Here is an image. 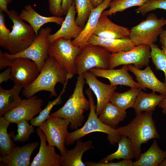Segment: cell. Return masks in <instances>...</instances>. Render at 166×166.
Returning <instances> with one entry per match:
<instances>
[{
    "label": "cell",
    "mask_w": 166,
    "mask_h": 166,
    "mask_svg": "<svg viewBox=\"0 0 166 166\" xmlns=\"http://www.w3.org/2000/svg\"><path fill=\"white\" fill-rule=\"evenodd\" d=\"M96 77L108 79L110 84L117 86L124 85L131 88H138V85L128 72L127 65L118 69L93 68L89 70Z\"/></svg>",
    "instance_id": "e0dca14e"
},
{
    "label": "cell",
    "mask_w": 166,
    "mask_h": 166,
    "mask_svg": "<svg viewBox=\"0 0 166 166\" xmlns=\"http://www.w3.org/2000/svg\"><path fill=\"white\" fill-rule=\"evenodd\" d=\"M11 68L8 67L4 71L0 73V84L3 82L7 81L9 79L11 80Z\"/></svg>",
    "instance_id": "b9f144b4"
},
{
    "label": "cell",
    "mask_w": 166,
    "mask_h": 166,
    "mask_svg": "<svg viewBox=\"0 0 166 166\" xmlns=\"http://www.w3.org/2000/svg\"><path fill=\"white\" fill-rule=\"evenodd\" d=\"M22 88L21 85L17 83L9 90L5 89L0 86V117L21 103L22 100L19 94Z\"/></svg>",
    "instance_id": "484cf974"
},
{
    "label": "cell",
    "mask_w": 166,
    "mask_h": 166,
    "mask_svg": "<svg viewBox=\"0 0 166 166\" xmlns=\"http://www.w3.org/2000/svg\"><path fill=\"white\" fill-rule=\"evenodd\" d=\"M111 54L101 46L88 43L76 58L77 74H83L94 68L109 69Z\"/></svg>",
    "instance_id": "ba28073f"
},
{
    "label": "cell",
    "mask_w": 166,
    "mask_h": 166,
    "mask_svg": "<svg viewBox=\"0 0 166 166\" xmlns=\"http://www.w3.org/2000/svg\"><path fill=\"white\" fill-rule=\"evenodd\" d=\"M129 90L120 93L115 92L110 101L117 107L124 110L132 108L140 90L138 88H131Z\"/></svg>",
    "instance_id": "f546056e"
},
{
    "label": "cell",
    "mask_w": 166,
    "mask_h": 166,
    "mask_svg": "<svg viewBox=\"0 0 166 166\" xmlns=\"http://www.w3.org/2000/svg\"><path fill=\"white\" fill-rule=\"evenodd\" d=\"M49 11L53 16L61 17L63 14L61 6L62 0H48Z\"/></svg>",
    "instance_id": "ab89813d"
},
{
    "label": "cell",
    "mask_w": 166,
    "mask_h": 166,
    "mask_svg": "<svg viewBox=\"0 0 166 166\" xmlns=\"http://www.w3.org/2000/svg\"><path fill=\"white\" fill-rule=\"evenodd\" d=\"M160 41L161 45L162 48L166 47V28L163 30L160 35Z\"/></svg>",
    "instance_id": "f6af8a7d"
},
{
    "label": "cell",
    "mask_w": 166,
    "mask_h": 166,
    "mask_svg": "<svg viewBox=\"0 0 166 166\" xmlns=\"http://www.w3.org/2000/svg\"><path fill=\"white\" fill-rule=\"evenodd\" d=\"M39 145V142H35L22 147L16 146L10 153L0 157V162L8 166H30L31 155Z\"/></svg>",
    "instance_id": "ffe728a7"
},
{
    "label": "cell",
    "mask_w": 166,
    "mask_h": 166,
    "mask_svg": "<svg viewBox=\"0 0 166 166\" xmlns=\"http://www.w3.org/2000/svg\"><path fill=\"white\" fill-rule=\"evenodd\" d=\"M13 0H0V10L7 14L9 12L8 10V5Z\"/></svg>",
    "instance_id": "ee69618b"
},
{
    "label": "cell",
    "mask_w": 166,
    "mask_h": 166,
    "mask_svg": "<svg viewBox=\"0 0 166 166\" xmlns=\"http://www.w3.org/2000/svg\"><path fill=\"white\" fill-rule=\"evenodd\" d=\"M104 0H92L93 8L97 7L101 4L103 2Z\"/></svg>",
    "instance_id": "7dc6e473"
},
{
    "label": "cell",
    "mask_w": 166,
    "mask_h": 166,
    "mask_svg": "<svg viewBox=\"0 0 166 166\" xmlns=\"http://www.w3.org/2000/svg\"><path fill=\"white\" fill-rule=\"evenodd\" d=\"M74 0H62L61 6L62 13L63 15H66L69 8Z\"/></svg>",
    "instance_id": "7bdbcfd3"
},
{
    "label": "cell",
    "mask_w": 166,
    "mask_h": 166,
    "mask_svg": "<svg viewBox=\"0 0 166 166\" xmlns=\"http://www.w3.org/2000/svg\"><path fill=\"white\" fill-rule=\"evenodd\" d=\"M148 0H112L110 3L109 9L104 10L102 14L108 16L118 12H121L131 7L140 6Z\"/></svg>",
    "instance_id": "d6a6232c"
},
{
    "label": "cell",
    "mask_w": 166,
    "mask_h": 166,
    "mask_svg": "<svg viewBox=\"0 0 166 166\" xmlns=\"http://www.w3.org/2000/svg\"><path fill=\"white\" fill-rule=\"evenodd\" d=\"M81 50L74 46L71 40L59 38L50 43L47 54L65 68L70 79L77 74L75 61Z\"/></svg>",
    "instance_id": "8992f818"
},
{
    "label": "cell",
    "mask_w": 166,
    "mask_h": 166,
    "mask_svg": "<svg viewBox=\"0 0 166 166\" xmlns=\"http://www.w3.org/2000/svg\"><path fill=\"white\" fill-rule=\"evenodd\" d=\"M159 166H166V157L163 160L160 164Z\"/></svg>",
    "instance_id": "c3c4849f"
},
{
    "label": "cell",
    "mask_w": 166,
    "mask_h": 166,
    "mask_svg": "<svg viewBox=\"0 0 166 166\" xmlns=\"http://www.w3.org/2000/svg\"><path fill=\"white\" fill-rule=\"evenodd\" d=\"M130 30L112 22L108 16L101 14L93 34L110 38H129Z\"/></svg>",
    "instance_id": "44dd1931"
},
{
    "label": "cell",
    "mask_w": 166,
    "mask_h": 166,
    "mask_svg": "<svg viewBox=\"0 0 166 166\" xmlns=\"http://www.w3.org/2000/svg\"><path fill=\"white\" fill-rule=\"evenodd\" d=\"M127 65L128 70L135 76L139 89L141 90L147 88L152 92L166 96V84L161 82L156 77L149 65L143 70L137 68L132 64Z\"/></svg>",
    "instance_id": "9a60e30c"
},
{
    "label": "cell",
    "mask_w": 166,
    "mask_h": 166,
    "mask_svg": "<svg viewBox=\"0 0 166 166\" xmlns=\"http://www.w3.org/2000/svg\"><path fill=\"white\" fill-rule=\"evenodd\" d=\"M157 9L166 10V0H148L135 10L137 13L144 15L149 12ZM166 25V19L165 20Z\"/></svg>",
    "instance_id": "8d00e7d4"
},
{
    "label": "cell",
    "mask_w": 166,
    "mask_h": 166,
    "mask_svg": "<svg viewBox=\"0 0 166 166\" xmlns=\"http://www.w3.org/2000/svg\"><path fill=\"white\" fill-rule=\"evenodd\" d=\"M40 140L39 152L34 158L31 166H60L61 155L57 154L54 147L47 145L45 134L39 127L36 129Z\"/></svg>",
    "instance_id": "2e32d148"
},
{
    "label": "cell",
    "mask_w": 166,
    "mask_h": 166,
    "mask_svg": "<svg viewBox=\"0 0 166 166\" xmlns=\"http://www.w3.org/2000/svg\"><path fill=\"white\" fill-rule=\"evenodd\" d=\"M67 77L65 68L53 58L48 56L44 65L35 81L22 91V95L29 98L38 92L45 91L50 93V97L57 94L55 86L57 83L64 85Z\"/></svg>",
    "instance_id": "7a4b0ae2"
},
{
    "label": "cell",
    "mask_w": 166,
    "mask_h": 166,
    "mask_svg": "<svg viewBox=\"0 0 166 166\" xmlns=\"http://www.w3.org/2000/svg\"><path fill=\"white\" fill-rule=\"evenodd\" d=\"M151 48V58L156 69L164 72V83L166 84V55L154 43L149 45Z\"/></svg>",
    "instance_id": "e575fe53"
},
{
    "label": "cell",
    "mask_w": 166,
    "mask_h": 166,
    "mask_svg": "<svg viewBox=\"0 0 166 166\" xmlns=\"http://www.w3.org/2000/svg\"><path fill=\"white\" fill-rule=\"evenodd\" d=\"M7 15L13 23L6 49L11 54L24 50L34 42L37 38L30 25L26 24L16 11L9 10Z\"/></svg>",
    "instance_id": "5b68a950"
},
{
    "label": "cell",
    "mask_w": 166,
    "mask_h": 166,
    "mask_svg": "<svg viewBox=\"0 0 166 166\" xmlns=\"http://www.w3.org/2000/svg\"><path fill=\"white\" fill-rule=\"evenodd\" d=\"M51 28L50 27L41 28L39 30L36 39L26 49L15 54L6 52L4 53L10 61L20 57L31 60L37 64L40 72L48 56L47 52L50 44L48 37L51 34Z\"/></svg>",
    "instance_id": "9c48e42d"
},
{
    "label": "cell",
    "mask_w": 166,
    "mask_h": 166,
    "mask_svg": "<svg viewBox=\"0 0 166 166\" xmlns=\"http://www.w3.org/2000/svg\"><path fill=\"white\" fill-rule=\"evenodd\" d=\"M20 18L28 22L33 29L37 37L41 27L45 24L52 22L61 25L64 19L61 17H46L38 13L30 4L26 5L19 14Z\"/></svg>",
    "instance_id": "603a6c76"
},
{
    "label": "cell",
    "mask_w": 166,
    "mask_h": 166,
    "mask_svg": "<svg viewBox=\"0 0 166 166\" xmlns=\"http://www.w3.org/2000/svg\"><path fill=\"white\" fill-rule=\"evenodd\" d=\"M118 143L116 152L101 160L99 162L105 163L114 159L132 160L135 158L132 144L127 136H121Z\"/></svg>",
    "instance_id": "f1b7e54d"
},
{
    "label": "cell",
    "mask_w": 166,
    "mask_h": 166,
    "mask_svg": "<svg viewBox=\"0 0 166 166\" xmlns=\"http://www.w3.org/2000/svg\"><path fill=\"white\" fill-rule=\"evenodd\" d=\"M70 124L67 119L51 116L39 127L46 137L48 144L56 147L61 154L66 148L65 140Z\"/></svg>",
    "instance_id": "8fae6325"
},
{
    "label": "cell",
    "mask_w": 166,
    "mask_h": 166,
    "mask_svg": "<svg viewBox=\"0 0 166 166\" xmlns=\"http://www.w3.org/2000/svg\"><path fill=\"white\" fill-rule=\"evenodd\" d=\"M10 122L4 117H0V155L3 157L10 153L16 146L10 133L7 132Z\"/></svg>",
    "instance_id": "4dcf8cb0"
},
{
    "label": "cell",
    "mask_w": 166,
    "mask_h": 166,
    "mask_svg": "<svg viewBox=\"0 0 166 166\" xmlns=\"http://www.w3.org/2000/svg\"><path fill=\"white\" fill-rule=\"evenodd\" d=\"M163 52L166 55V47L162 49Z\"/></svg>",
    "instance_id": "681fc988"
},
{
    "label": "cell",
    "mask_w": 166,
    "mask_h": 166,
    "mask_svg": "<svg viewBox=\"0 0 166 166\" xmlns=\"http://www.w3.org/2000/svg\"><path fill=\"white\" fill-rule=\"evenodd\" d=\"M85 81L83 73L78 75L77 81L73 94L63 106L50 115L68 120L72 129L79 128L85 120L83 113L89 110L90 104L83 93Z\"/></svg>",
    "instance_id": "3957f363"
},
{
    "label": "cell",
    "mask_w": 166,
    "mask_h": 166,
    "mask_svg": "<svg viewBox=\"0 0 166 166\" xmlns=\"http://www.w3.org/2000/svg\"><path fill=\"white\" fill-rule=\"evenodd\" d=\"M11 80L15 84L24 89L29 87L35 81L40 71L35 63L29 59L18 57L11 61Z\"/></svg>",
    "instance_id": "7c38bea8"
},
{
    "label": "cell",
    "mask_w": 166,
    "mask_h": 166,
    "mask_svg": "<svg viewBox=\"0 0 166 166\" xmlns=\"http://www.w3.org/2000/svg\"><path fill=\"white\" fill-rule=\"evenodd\" d=\"M86 93L90 104V111L88 119L82 127L68 133L65 139V145L66 146L72 145L78 139L89 133L99 132L106 133L110 144L115 145L119 142L121 136L117 129L108 126L99 119L96 113V106L94 105L93 94L90 88L87 89Z\"/></svg>",
    "instance_id": "277c9868"
},
{
    "label": "cell",
    "mask_w": 166,
    "mask_h": 166,
    "mask_svg": "<svg viewBox=\"0 0 166 166\" xmlns=\"http://www.w3.org/2000/svg\"><path fill=\"white\" fill-rule=\"evenodd\" d=\"M158 106L162 109V113L166 115V97L161 101Z\"/></svg>",
    "instance_id": "bcb514c9"
},
{
    "label": "cell",
    "mask_w": 166,
    "mask_h": 166,
    "mask_svg": "<svg viewBox=\"0 0 166 166\" xmlns=\"http://www.w3.org/2000/svg\"><path fill=\"white\" fill-rule=\"evenodd\" d=\"M165 20L163 18L158 19L155 14H149L145 20L130 30L129 38L136 46L154 43L163 30Z\"/></svg>",
    "instance_id": "52a82bcc"
},
{
    "label": "cell",
    "mask_w": 166,
    "mask_h": 166,
    "mask_svg": "<svg viewBox=\"0 0 166 166\" xmlns=\"http://www.w3.org/2000/svg\"><path fill=\"white\" fill-rule=\"evenodd\" d=\"M133 161L131 160H123L117 162H93L90 161L85 163L87 166H132Z\"/></svg>",
    "instance_id": "f35d334b"
},
{
    "label": "cell",
    "mask_w": 166,
    "mask_h": 166,
    "mask_svg": "<svg viewBox=\"0 0 166 166\" xmlns=\"http://www.w3.org/2000/svg\"><path fill=\"white\" fill-rule=\"evenodd\" d=\"M69 80V79L67 78L65 83L63 85V88L58 97L53 101H49L47 105L40 112L39 115L30 121L31 125L34 127H39L50 117V111L53 107L61 103V96L65 91Z\"/></svg>",
    "instance_id": "836d02e7"
},
{
    "label": "cell",
    "mask_w": 166,
    "mask_h": 166,
    "mask_svg": "<svg viewBox=\"0 0 166 166\" xmlns=\"http://www.w3.org/2000/svg\"><path fill=\"white\" fill-rule=\"evenodd\" d=\"M166 97V96L156 94L155 92L148 93L140 90L132 108L136 114L143 112L153 111L156 106Z\"/></svg>",
    "instance_id": "d4e9b609"
},
{
    "label": "cell",
    "mask_w": 166,
    "mask_h": 166,
    "mask_svg": "<svg viewBox=\"0 0 166 166\" xmlns=\"http://www.w3.org/2000/svg\"><path fill=\"white\" fill-rule=\"evenodd\" d=\"M166 157V151L159 147L155 139L149 148L133 162L132 166H158Z\"/></svg>",
    "instance_id": "4316f807"
},
{
    "label": "cell",
    "mask_w": 166,
    "mask_h": 166,
    "mask_svg": "<svg viewBox=\"0 0 166 166\" xmlns=\"http://www.w3.org/2000/svg\"><path fill=\"white\" fill-rule=\"evenodd\" d=\"M152 111L136 114L135 117L128 124L117 129L121 136H127L132 146L136 160L141 154L142 144L152 139H160L155 121L152 118Z\"/></svg>",
    "instance_id": "6da1fadb"
},
{
    "label": "cell",
    "mask_w": 166,
    "mask_h": 166,
    "mask_svg": "<svg viewBox=\"0 0 166 166\" xmlns=\"http://www.w3.org/2000/svg\"><path fill=\"white\" fill-rule=\"evenodd\" d=\"M43 102L42 99L34 96L22 100L19 105L6 113L4 117L11 123H16L22 120L31 121L42 110Z\"/></svg>",
    "instance_id": "4fadbf2b"
},
{
    "label": "cell",
    "mask_w": 166,
    "mask_h": 166,
    "mask_svg": "<svg viewBox=\"0 0 166 166\" xmlns=\"http://www.w3.org/2000/svg\"><path fill=\"white\" fill-rule=\"evenodd\" d=\"M126 115V110L117 107L110 101L103 108L98 117L105 124L115 128L120 122L124 120Z\"/></svg>",
    "instance_id": "83f0119b"
},
{
    "label": "cell",
    "mask_w": 166,
    "mask_h": 166,
    "mask_svg": "<svg viewBox=\"0 0 166 166\" xmlns=\"http://www.w3.org/2000/svg\"><path fill=\"white\" fill-rule=\"evenodd\" d=\"M16 124H17L18 133L15 135L14 132L10 133L13 140L15 142L27 141L31 134L34 132L33 125H30L28 121L25 120L18 121Z\"/></svg>",
    "instance_id": "d590c367"
},
{
    "label": "cell",
    "mask_w": 166,
    "mask_h": 166,
    "mask_svg": "<svg viewBox=\"0 0 166 166\" xmlns=\"http://www.w3.org/2000/svg\"><path fill=\"white\" fill-rule=\"evenodd\" d=\"M88 43L101 46L111 54L128 51L136 46L130 38H106L93 34L89 38Z\"/></svg>",
    "instance_id": "cb8c5ba5"
},
{
    "label": "cell",
    "mask_w": 166,
    "mask_h": 166,
    "mask_svg": "<svg viewBox=\"0 0 166 166\" xmlns=\"http://www.w3.org/2000/svg\"><path fill=\"white\" fill-rule=\"evenodd\" d=\"M112 0H104L101 4L93 9L81 33L77 38L71 40L74 46L82 50L88 43L89 38L93 34L102 12L109 7Z\"/></svg>",
    "instance_id": "ac0fdd59"
},
{
    "label": "cell",
    "mask_w": 166,
    "mask_h": 166,
    "mask_svg": "<svg viewBox=\"0 0 166 166\" xmlns=\"http://www.w3.org/2000/svg\"><path fill=\"white\" fill-rule=\"evenodd\" d=\"M85 82L95 95L97 100L96 113L98 116L101 110L109 102L116 89L117 86L107 84L99 81L89 71L83 73Z\"/></svg>",
    "instance_id": "5bb4252c"
},
{
    "label": "cell",
    "mask_w": 166,
    "mask_h": 166,
    "mask_svg": "<svg viewBox=\"0 0 166 166\" xmlns=\"http://www.w3.org/2000/svg\"><path fill=\"white\" fill-rule=\"evenodd\" d=\"M150 54V47L146 45L136 46L128 51L111 54L109 69H114L121 65L129 64H133L136 68L140 69L148 65Z\"/></svg>",
    "instance_id": "30bf717a"
},
{
    "label": "cell",
    "mask_w": 166,
    "mask_h": 166,
    "mask_svg": "<svg viewBox=\"0 0 166 166\" xmlns=\"http://www.w3.org/2000/svg\"><path fill=\"white\" fill-rule=\"evenodd\" d=\"M3 12L0 11V46L6 49L11 31L5 24V15Z\"/></svg>",
    "instance_id": "74e56055"
},
{
    "label": "cell",
    "mask_w": 166,
    "mask_h": 166,
    "mask_svg": "<svg viewBox=\"0 0 166 166\" xmlns=\"http://www.w3.org/2000/svg\"><path fill=\"white\" fill-rule=\"evenodd\" d=\"M76 13L74 1L69 8L60 28L54 34H50L48 36V39L50 43L59 38L71 40L76 38L79 35L83 28L79 26L76 22Z\"/></svg>",
    "instance_id": "d6986e66"
},
{
    "label": "cell",
    "mask_w": 166,
    "mask_h": 166,
    "mask_svg": "<svg viewBox=\"0 0 166 166\" xmlns=\"http://www.w3.org/2000/svg\"><path fill=\"white\" fill-rule=\"evenodd\" d=\"M76 141L74 148L70 150L66 148L61 154V166H86L82 158L85 152L90 149L95 148L93 141L89 140L83 142L81 138L78 139Z\"/></svg>",
    "instance_id": "7402d4cb"
},
{
    "label": "cell",
    "mask_w": 166,
    "mask_h": 166,
    "mask_svg": "<svg viewBox=\"0 0 166 166\" xmlns=\"http://www.w3.org/2000/svg\"><path fill=\"white\" fill-rule=\"evenodd\" d=\"M77 13L75 21L80 27L84 28L93 7L92 0H74Z\"/></svg>",
    "instance_id": "1f68e13d"
},
{
    "label": "cell",
    "mask_w": 166,
    "mask_h": 166,
    "mask_svg": "<svg viewBox=\"0 0 166 166\" xmlns=\"http://www.w3.org/2000/svg\"><path fill=\"white\" fill-rule=\"evenodd\" d=\"M6 56L4 53L0 50V69H3L7 66L9 67L11 62Z\"/></svg>",
    "instance_id": "60d3db41"
}]
</instances>
